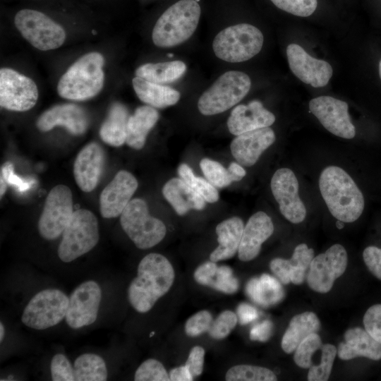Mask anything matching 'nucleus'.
<instances>
[{"label":"nucleus","instance_id":"1","mask_svg":"<svg viewBox=\"0 0 381 381\" xmlns=\"http://www.w3.org/2000/svg\"><path fill=\"white\" fill-rule=\"evenodd\" d=\"M174 268L169 260L159 253L145 256L138 267V274L128 289L132 307L144 313L171 289L174 281Z\"/></svg>","mask_w":381,"mask_h":381},{"label":"nucleus","instance_id":"2","mask_svg":"<svg viewBox=\"0 0 381 381\" xmlns=\"http://www.w3.org/2000/svg\"><path fill=\"white\" fill-rule=\"evenodd\" d=\"M319 187L330 213L343 222H353L361 215L365 200L352 178L341 168L329 166L321 172Z\"/></svg>","mask_w":381,"mask_h":381},{"label":"nucleus","instance_id":"3","mask_svg":"<svg viewBox=\"0 0 381 381\" xmlns=\"http://www.w3.org/2000/svg\"><path fill=\"white\" fill-rule=\"evenodd\" d=\"M104 58L99 52L84 54L63 74L57 85L60 97L84 101L96 96L103 88Z\"/></svg>","mask_w":381,"mask_h":381},{"label":"nucleus","instance_id":"4","mask_svg":"<svg viewBox=\"0 0 381 381\" xmlns=\"http://www.w3.org/2000/svg\"><path fill=\"white\" fill-rule=\"evenodd\" d=\"M201 9L195 0H180L169 6L158 18L152 33L159 47H171L188 40L195 31Z\"/></svg>","mask_w":381,"mask_h":381},{"label":"nucleus","instance_id":"5","mask_svg":"<svg viewBox=\"0 0 381 381\" xmlns=\"http://www.w3.org/2000/svg\"><path fill=\"white\" fill-rule=\"evenodd\" d=\"M263 42V35L258 28L241 23L220 31L213 40L212 49L219 59L230 63H239L258 54Z\"/></svg>","mask_w":381,"mask_h":381},{"label":"nucleus","instance_id":"6","mask_svg":"<svg viewBox=\"0 0 381 381\" xmlns=\"http://www.w3.org/2000/svg\"><path fill=\"white\" fill-rule=\"evenodd\" d=\"M249 76L238 71L220 75L199 98L198 108L205 116L222 113L238 104L249 92Z\"/></svg>","mask_w":381,"mask_h":381},{"label":"nucleus","instance_id":"7","mask_svg":"<svg viewBox=\"0 0 381 381\" xmlns=\"http://www.w3.org/2000/svg\"><path fill=\"white\" fill-rule=\"evenodd\" d=\"M99 238L97 219L90 210L75 211L62 234L58 255L64 262H71L91 250Z\"/></svg>","mask_w":381,"mask_h":381},{"label":"nucleus","instance_id":"8","mask_svg":"<svg viewBox=\"0 0 381 381\" xmlns=\"http://www.w3.org/2000/svg\"><path fill=\"white\" fill-rule=\"evenodd\" d=\"M122 229L140 249H147L158 244L164 238L167 229L157 218L150 215L145 200H131L121 214Z\"/></svg>","mask_w":381,"mask_h":381},{"label":"nucleus","instance_id":"9","mask_svg":"<svg viewBox=\"0 0 381 381\" xmlns=\"http://www.w3.org/2000/svg\"><path fill=\"white\" fill-rule=\"evenodd\" d=\"M14 23L21 35L37 49H55L65 42L64 29L40 11L22 9L16 14Z\"/></svg>","mask_w":381,"mask_h":381},{"label":"nucleus","instance_id":"10","mask_svg":"<svg viewBox=\"0 0 381 381\" xmlns=\"http://www.w3.org/2000/svg\"><path fill=\"white\" fill-rule=\"evenodd\" d=\"M68 302L67 296L59 289L42 290L27 304L21 320L26 326L35 329L53 327L66 317Z\"/></svg>","mask_w":381,"mask_h":381},{"label":"nucleus","instance_id":"11","mask_svg":"<svg viewBox=\"0 0 381 381\" xmlns=\"http://www.w3.org/2000/svg\"><path fill=\"white\" fill-rule=\"evenodd\" d=\"M73 212L70 188L63 184L54 186L47 196L38 221L41 236L47 240L57 238L68 226Z\"/></svg>","mask_w":381,"mask_h":381},{"label":"nucleus","instance_id":"12","mask_svg":"<svg viewBox=\"0 0 381 381\" xmlns=\"http://www.w3.org/2000/svg\"><path fill=\"white\" fill-rule=\"evenodd\" d=\"M347 263L344 247L338 243L332 246L312 260L307 275L308 285L314 291L329 292L334 281L344 273Z\"/></svg>","mask_w":381,"mask_h":381},{"label":"nucleus","instance_id":"13","mask_svg":"<svg viewBox=\"0 0 381 381\" xmlns=\"http://www.w3.org/2000/svg\"><path fill=\"white\" fill-rule=\"evenodd\" d=\"M38 99L35 83L28 76L9 68L0 69V105L13 111L32 109Z\"/></svg>","mask_w":381,"mask_h":381},{"label":"nucleus","instance_id":"14","mask_svg":"<svg viewBox=\"0 0 381 381\" xmlns=\"http://www.w3.org/2000/svg\"><path fill=\"white\" fill-rule=\"evenodd\" d=\"M102 298V291L95 281L78 285L69 297L66 322L73 329L88 326L95 322Z\"/></svg>","mask_w":381,"mask_h":381},{"label":"nucleus","instance_id":"15","mask_svg":"<svg viewBox=\"0 0 381 381\" xmlns=\"http://www.w3.org/2000/svg\"><path fill=\"white\" fill-rule=\"evenodd\" d=\"M270 186L282 214L291 223L302 222L306 216V209L299 197L298 182L294 173L289 168L277 170Z\"/></svg>","mask_w":381,"mask_h":381},{"label":"nucleus","instance_id":"16","mask_svg":"<svg viewBox=\"0 0 381 381\" xmlns=\"http://www.w3.org/2000/svg\"><path fill=\"white\" fill-rule=\"evenodd\" d=\"M310 111L331 133L346 139L356 135L346 102L330 96H320L309 102Z\"/></svg>","mask_w":381,"mask_h":381},{"label":"nucleus","instance_id":"17","mask_svg":"<svg viewBox=\"0 0 381 381\" xmlns=\"http://www.w3.org/2000/svg\"><path fill=\"white\" fill-rule=\"evenodd\" d=\"M286 56L291 72L304 83L321 87L332 76V68L328 62L311 56L297 44L287 47Z\"/></svg>","mask_w":381,"mask_h":381},{"label":"nucleus","instance_id":"18","mask_svg":"<svg viewBox=\"0 0 381 381\" xmlns=\"http://www.w3.org/2000/svg\"><path fill=\"white\" fill-rule=\"evenodd\" d=\"M138 183L130 172L121 170L103 189L99 196V210L104 218L119 216L135 192Z\"/></svg>","mask_w":381,"mask_h":381},{"label":"nucleus","instance_id":"19","mask_svg":"<svg viewBox=\"0 0 381 381\" xmlns=\"http://www.w3.org/2000/svg\"><path fill=\"white\" fill-rule=\"evenodd\" d=\"M59 126L71 134H83L89 126V118L85 109L75 104L54 105L44 111L37 119L36 126L42 132H47Z\"/></svg>","mask_w":381,"mask_h":381},{"label":"nucleus","instance_id":"20","mask_svg":"<svg viewBox=\"0 0 381 381\" xmlns=\"http://www.w3.org/2000/svg\"><path fill=\"white\" fill-rule=\"evenodd\" d=\"M105 162L102 147L97 143L86 145L78 154L73 166L75 181L84 192H90L97 186Z\"/></svg>","mask_w":381,"mask_h":381},{"label":"nucleus","instance_id":"21","mask_svg":"<svg viewBox=\"0 0 381 381\" xmlns=\"http://www.w3.org/2000/svg\"><path fill=\"white\" fill-rule=\"evenodd\" d=\"M275 139L274 132L270 127L243 133L232 140L230 145L231 154L241 165L251 167Z\"/></svg>","mask_w":381,"mask_h":381},{"label":"nucleus","instance_id":"22","mask_svg":"<svg viewBox=\"0 0 381 381\" xmlns=\"http://www.w3.org/2000/svg\"><path fill=\"white\" fill-rule=\"evenodd\" d=\"M274 232V224L271 218L264 212L253 214L243 231L238 256L243 262L255 259L260 253L262 244Z\"/></svg>","mask_w":381,"mask_h":381},{"label":"nucleus","instance_id":"23","mask_svg":"<svg viewBox=\"0 0 381 381\" xmlns=\"http://www.w3.org/2000/svg\"><path fill=\"white\" fill-rule=\"evenodd\" d=\"M275 121L274 115L258 100L239 104L233 109L227 120L229 132L238 135L260 128L270 127Z\"/></svg>","mask_w":381,"mask_h":381},{"label":"nucleus","instance_id":"24","mask_svg":"<svg viewBox=\"0 0 381 381\" xmlns=\"http://www.w3.org/2000/svg\"><path fill=\"white\" fill-rule=\"evenodd\" d=\"M313 258V249L306 243H301L295 248L291 259L274 258L270 262V268L282 284L298 285L303 282L306 272Z\"/></svg>","mask_w":381,"mask_h":381},{"label":"nucleus","instance_id":"25","mask_svg":"<svg viewBox=\"0 0 381 381\" xmlns=\"http://www.w3.org/2000/svg\"><path fill=\"white\" fill-rule=\"evenodd\" d=\"M344 338V341L341 342L337 348V355L340 359L349 361L357 357L373 361L381 359V344L365 329L350 328L345 332Z\"/></svg>","mask_w":381,"mask_h":381},{"label":"nucleus","instance_id":"26","mask_svg":"<svg viewBox=\"0 0 381 381\" xmlns=\"http://www.w3.org/2000/svg\"><path fill=\"white\" fill-rule=\"evenodd\" d=\"M162 194L181 216L190 210H202L205 207L203 198L180 178L169 180L162 188Z\"/></svg>","mask_w":381,"mask_h":381},{"label":"nucleus","instance_id":"27","mask_svg":"<svg viewBox=\"0 0 381 381\" xmlns=\"http://www.w3.org/2000/svg\"><path fill=\"white\" fill-rule=\"evenodd\" d=\"M244 224L243 220L234 217L219 223L216 227L218 246L211 253L213 262L231 258L238 253Z\"/></svg>","mask_w":381,"mask_h":381},{"label":"nucleus","instance_id":"28","mask_svg":"<svg viewBox=\"0 0 381 381\" xmlns=\"http://www.w3.org/2000/svg\"><path fill=\"white\" fill-rule=\"evenodd\" d=\"M159 117L158 111L151 106L138 107L134 114L129 116L126 143L135 150L142 149L149 132L155 126Z\"/></svg>","mask_w":381,"mask_h":381},{"label":"nucleus","instance_id":"29","mask_svg":"<svg viewBox=\"0 0 381 381\" xmlns=\"http://www.w3.org/2000/svg\"><path fill=\"white\" fill-rule=\"evenodd\" d=\"M132 84L138 97L154 108L163 109L174 105L180 99L179 91L138 76L133 78Z\"/></svg>","mask_w":381,"mask_h":381},{"label":"nucleus","instance_id":"30","mask_svg":"<svg viewBox=\"0 0 381 381\" xmlns=\"http://www.w3.org/2000/svg\"><path fill=\"white\" fill-rule=\"evenodd\" d=\"M129 116L128 109L123 104L119 102L112 103L99 128L102 141L113 147L123 145L126 140Z\"/></svg>","mask_w":381,"mask_h":381},{"label":"nucleus","instance_id":"31","mask_svg":"<svg viewBox=\"0 0 381 381\" xmlns=\"http://www.w3.org/2000/svg\"><path fill=\"white\" fill-rule=\"evenodd\" d=\"M320 329V321L313 312L306 311L294 316L285 331L281 342L286 353L295 351L300 343L312 333Z\"/></svg>","mask_w":381,"mask_h":381},{"label":"nucleus","instance_id":"32","mask_svg":"<svg viewBox=\"0 0 381 381\" xmlns=\"http://www.w3.org/2000/svg\"><path fill=\"white\" fill-rule=\"evenodd\" d=\"M246 292L254 303L265 308L279 303L284 296L280 282L268 274L251 278L246 284Z\"/></svg>","mask_w":381,"mask_h":381},{"label":"nucleus","instance_id":"33","mask_svg":"<svg viewBox=\"0 0 381 381\" xmlns=\"http://www.w3.org/2000/svg\"><path fill=\"white\" fill-rule=\"evenodd\" d=\"M186 71V64L176 60L143 64L135 70V75L155 83L164 85L177 80Z\"/></svg>","mask_w":381,"mask_h":381},{"label":"nucleus","instance_id":"34","mask_svg":"<svg viewBox=\"0 0 381 381\" xmlns=\"http://www.w3.org/2000/svg\"><path fill=\"white\" fill-rule=\"evenodd\" d=\"M74 378L76 381H104L107 369L103 358L95 353H84L74 362Z\"/></svg>","mask_w":381,"mask_h":381},{"label":"nucleus","instance_id":"35","mask_svg":"<svg viewBox=\"0 0 381 381\" xmlns=\"http://www.w3.org/2000/svg\"><path fill=\"white\" fill-rule=\"evenodd\" d=\"M227 381H275L276 375L270 369L250 365H237L226 373Z\"/></svg>","mask_w":381,"mask_h":381},{"label":"nucleus","instance_id":"36","mask_svg":"<svg viewBox=\"0 0 381 381\" xmlns=\"http://www.w3.org/2000/svg\"><path fill=\"white\" fill-rule=\"evenodd\" d=\"M337 354V349L332 344L322 346L321 362L319 365H311L308 373L309 381H326L329 379L332 365Z\"/></svg>","mask_w":381,"mask_h":381},{"label":"nucleus","instance_id":"37","mask_svg":"<svg viewBox=\"0 0 381 381\" xmlns=\"http://www.w3.org/2000/svg\"><path fill=\"white\" fill-rule=\"evenodd\" d=\"M200 167L207 180L215 187L222 188L233 182L228 169L218 162L204 158L200 161Z\"/></svg>","mask_w":381,"mask_h":381},{"label":"nucleus","instance_id":"38","mask_svg":"<svg viewBox=\"0 0 381 381\" xmlns=\"http://www.w3.org/2000/svg\"><path fill=\"white\" fill-rule=\"evenodd\" d=\"M322 346L319 334L312 333L305 338L294 351V360L300 368H309L312 365V356Z\"/></svg>","mask_w":381,"mask_h":381},{"label":"nucleus","instance_id":"39","mask_svg":"<svg viewBox=\"0 0 381 381\" xmlns=\"http://www.w3.org/2000/svg\"><path fill=\"white\" fill-rule=\"evenodd\" d=\"M135 381H169L164 365L157 360L150 358L143 362L135 371Z\"/></svg>","mask_w":381,"mask_h":381},{"label":"nucleus","instance_id":"40","mask_svg":"<svg viewBox=\"0 0 381 381\" xmlns=\"http://www.w3.org/2000/svg\"><path fill=\"white\" fill-rule=\"evenodd\" d=\"M237 322L238 318L235 313L231 310L223 311L212 321L208 333L214 339H224L234 329Z\"/></svg>","mask_w":381,"mask_h":381},{"label":"nucleus","instance_id":"41","mask_svg":"<svg viewBox=\"0 0 381 381\" xmlns=\"http://www.w3.org/2000/svg\"><path fill=\"white\" fill-rule=\"evenodd\" d=\"M210 287L227 294H232L238 291L239 283L233 275L232 270L227 265H222L217 267Z\"/></svg>","mask_w":381,"mask_h":381},{"label":"nucleus","instance_id":"42","mask_svg":"<svg viewBox=\"0 0 381 381\" xmlns=\"http://www.w3.org/2000/svg\"><path fill=\"white\" fill-rule=\"evenodd\" d=\"M0 178L19 193L27 192L36 184V180L34 178H24L17 175L14 172L13 164L11 162H6L1 166Z\"/></svg>","mask_w":381,"mask_h":381},{"label":"nucleus","instance_id":"43","mask_svg":"<svg viewBox=\"0 0 381 381\" xmlns=\"http://www.w3.org/2000/svg\"><path fill=\"white\" fill-rule=\"evenodd\" d=\"M277 8L293 15L307 17L313 13L317 0H270Z\"/></svg>","mask_w":381,"mask_h":381},{"label":"nucleus","instance_id":"44","mask_svg":"<svg viewBox=\"0 0 381 381\" xmlns=\"http://www.w3.org/2000/svg\"><path fill=\"white\" fill-rule=\"evenodd\" d=\"M212 322V316L207 310H201L191 316L185 324L186 334L191 337L208 332Z\"/></svg>","mask_w":381,"mask_h":381},{"label":"nucleus","instance_id":"45","mask_svg":"<svg viewBox=\"0 0 381 381\" xmlns=\"http://www.w3.org/2000/svg\"><path fill=\"white\" fill-rule=\"evenodd\" d=\"M51 374L54 381H73V368L68 359L61 353L55 354L51 361Z\"/></svg>","mask_w":381,"mask_h":381},{"label":"nucleus","instance_id":"46","mask_svg":"<svg viewBox=\"0 0 381 381\" xmlns=\"http://www.w3.org/2000/svg\"><path fill=\"white\" fill-rule=\"evenodd\" d=\"M365 329L381 344V304L370 306L363 316Z\"/></svg>","mask_w":381,"mask_h":381},{"label":"nucleus","instance_id":"47","mask_svg":"<svg viewBox=\"0 0 381 381\" xmlns=\"http://www.w3.org/2000/svg\"><path fill=\"white\" fill-rule=\"evenodd\" d=\"M363 258L369 271L381 280V248L368 246L363 250Z\"/></svg>","mask_w":381,"mask_h":381},{"label":"nucleus","instance_id":"48","mask_svg":"<svg viewBox=\"0 0 381 381\" xmlns=\"http://www.w3.org/2000/svg\"><path fill=\"white\" fill-rule=\"evenodd\" d=\"M205 350L200 346H195L190 350L185 365L195 378L200 376L203 370Z\"/></svg>","mask_w":381,"mask_h":381},{"label":"nucleus","instance_id":"49","mask_svg":"<svg viewBox=\"0 0 381 381\" xmlns=\"http://www.w3.org/2000/svg\"><path fill=\"white\" fill-rule=\"evenodd\" d=\"M218 266L213 261H207L200 265L194 272V279L200 284L210 286Z\"/></svg>","mask_w":381,"mask_h":381},{"label":"nucleus","instance_id":"50","mask_svg":"<svg viewBox=\"0 0 381 381\" xmlns=\"http://www.w3.org/2000/svg\"><path fill=\"white\" fill-rule=\"evenodd\" d=\"M193 188L205 202L214 203L219 200V193L215 186L202 177H196Z\"/></svg>","mask_w":381,"mask_h":381},{"label":"nucleus","instance_id":"51","mask_svg":"<svg viewBox=\"0 0 381 381\" xmlns=\"http://www.w3.org/2000/svg\"><path fill=\"white\" fill-rule=\"evenodd\" d=\"M273 324L270 320H265L253 326L250 332V338L253 341H267L273 331Z\"/></svg>","mask_w":381,"mask_h":381},{"label":"nucleus","instance_id":"52","mask_svg":"<svg viewBox=\"0 0 381 381\" xmlns=\"http://www.w3.org/2000/svg\"><path fill=\"white\" fill-rule=\"evenodd\" d=\"M236 313L238 320L242 325L254 321L258 317V313L256 308L246 303H241L238 305Z\"/></svg>","mask_w":381,"mask_h":381},{"label":"nucleus","instance_id":"53","mask_svg":"<svg viewBox=\"0 0 381 381\" xmlns=\"http://www.w3.org/2000/svg\"><path fill=\"white\" fill-rule=\"evenodd\" d=\"M169 378L171 381H192L194 380L186 365L173 368L170 371Z\"/></svg>","mask_w":381,"mask_h":381},{"label":"nucleus","instance_id":"54","mask_svg":"<svg viewBox=\"0 0 381 381\" xmlns=\"http://www.w3.org/2000/svg\"><path fill=\"white\" fill-rule=\"evenodd\" d=\"M178 174L186 183L193 188L196 177L192 169L186 164H181L178 168Z\"/></svg>","mask_w":381,"mask_h":381},{"label":"nucleus","instance_id":"55","mask_svg":"<svg viewBox=\"0 0 381 381\" xmlns=\"http://www.w3.org/2000/svg\"><path fill=\"white\" fill-rule=\"evenodd\" d=\"M233 181H238L242 179L246 174V170L241 165L236 162H231L227 169Z\"/></svg>","mask_w":381,"mask_h":381},{"label":"nucleus","instance_id":"56","mask_svg":"<svg viewBox=\"0 0 381 381\" xmlns=\"http://www.w3.org/2000/svg\"><path fill=\"white\" fill-rule=\"evenodd\" d=\"M0 340L2 341L4 337V327L1 322L0 323Z\"/></svg>","mask_w":381,"mask_h":381},{"label":"nucleus","instance_id":"57","mask_svg":"<svg viewBox=\"0 0 381 381\" xmlns=\"http://www.w3.org/2000/svg\"><path fill=\"white\" fill-rule=\"evenodd\" d=\"M336 226H337V227L339 229H341L344 227L343 222H341V221H340V220H338V221L336 222Z\"/></svg>","mask_w":381,"mask_h":381},{"label":"nucleus","instance_id":"58","mask_svg":"<svg viewBox=\"0 0 381 381\" xmlns=\"http://www.w3.org/2000/svg\"><path fill=\"white\" fill-rule=\"evenodd\" d=\"M379 75H380V78L381 79V59L379 62Z\"/></svg>","mask_w":381,"mask_h":381},{"label":"nucleus","instance_id":"59","mask_svg":"<svg viewBox=\"0 0 381 381\" xmlns=\"http://www.w3.org/2000/svg\"><path fill=\"white\" fill-rule=\"evenodd\" d=\"M168 56L172 57V56H173V54H168Z\"/></svg>","mask_w":381,"mask_h":381}]
</instances>
